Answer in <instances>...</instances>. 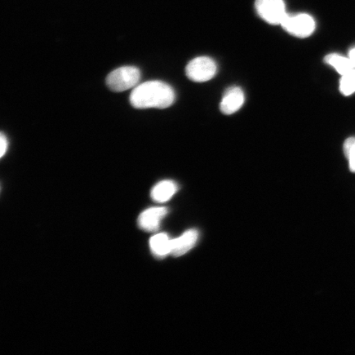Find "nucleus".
I'll use <instances>...</instances> for the list:
<instances>
[{"label":"nucleus","mask_w":355,"mask_h":355,"mask_svg":"<svg viewBox=\"0 0 355 355\" xmlns=\"http://www.w3.org/2000/svg\"><path fill=\"white\" fill-rule=\"evenodd\" d=\"M175 100L174 89L162 81L141 83L133 89L130 95V103L136 109H166Z\"/></svg>","instance_id":"obj_1"},{"label":"nucleus","mask_w":355,"mask_h":355,"mask_svg":"<svg viewBox=\"0 0 355 355\" xmlns=\"http://www.w3.org/2000/svg\"><path fill=\"white\" fill-rule=\"evenodd\" d=\"M140 78L139 69L133 66H124L111 72L106 79V83L111 91L121 92L137 86Z\"/></svg>","instance_id":"obj_2"},{"label":"nucleus","mask_w":355,"mask_h":355,"mask_svg":"<svg viewBox=\"0 0 355 355\" xmlns=\"http://www.w3.org/2000/svg\"><path fill=\"white\" fill-rule=\"evenodd\" d=\"M216 62L206 56L195 58L186 67V75L191 81L196 83L210 81L216 76Z\"/></svg>","instance_id":"obj_3"},{"label":"nucleus","mask_w":355,"mask_h":355,"mask_svg":"<svg viewBox=\"0 0 355 355\" xmlns=\"http://www.w3.org/2000/svg\"><path fill=\"white\" fill-rule=\"evenodd\" d=\"M281 25L288 33L299 38L310 37L316 28L313 17L306 13H300L296 15H287Z\"/></svg>","instance_id":"obj_4"},{"label":"nucleus","mask_w":355,"mask_h":355,"mask_svg":"<svg viewBox=\"0 0 355 355\" xmlns=\"http://www.w3.org/2000/svg\"><path fill=\"white\" fill-rule=\"evenodd\" d=\"M255 8L261 19L272 25H281L288 15L284 0H256Z\"/></svg>","instance_id":"obj_5"},{"label":"nucleus","mask_w":355,"mask_h":355,"mask_svg":"<svg viewBox=\"0 0 355 355\" xmlns=\"http://www.w3.org/2000/svg\"><path fill=\"white\" fill-rule=\"evenodd\" d=\"M245 96L241 87H232L224 93L220 104V109L225 114H232L242 108Z\"/></svg>","instance_id":"obj_6"},{"label":"nucleus","mask_w":355,"mask_h":355,"mask_svg":"<svg viewBox=\"0 0 355 355\" xmlns=\"http://www.w3.org/2000/svg\"><path fill=\"white\" fill-rule=\"evenodd\" d=\"M167 212L166 207H152L145 210L139 217V227L144 232H157Z\"/></svg>","instance_id":"obj_7"},{"label":"nucleus","mask_w":355,"mask_h":355,"mask_svg":"<svg viewBox=\"0 0 355 355\" xmlns=\"http://www.w3.org/2000/svg\"><path fill=\"white\" fill-rule=\"evenodd\" d=\"M198 239V232L196 230H189L179 238L172 239L171 254L180 257L192 250Z\"/></svg>","instance_id":"obj_8"},{"label":"nucleus","mask_w":355,"mask_h":355,"mask_svg":"<svg viewBox=\"0 0 355 355\" xmlns=\"http://www.w3.org/2000/svg\"><path fill=\"white\" fill-rule=\"evenodd\" d=\"M178 186L174 181L164 180L159 182L150 193V196L155 202H166L177 193Z\"/></svg>","instance_id":"obj_9"},{"label":"nucleus","mask_w":355,"mask_h":355,"mask_svg":"<svg viewBox=\"0 0 355 355\" xmlns=\"http://www.w3.org/2000/svg\"><path fill=\"white\" fill-rule=\"evenodd\" d=\"M150 248L155 257H166L171 254L172 239L166 233L155 234L150 239Z\"/></svg>","instance_id":"obj_10"},{"label":"nucleus","mask_w":355,"mask_h":355,"mask_svg":"<svg viewBox=\"0 0 355 355\" xmlns=\"http://www.w3.org/2000/svg\"><path fill=\"white\" fill-rule=\"evenodd\" d=\"M324 61H325V63L328 65L333 67V68L341 75L355 69V67L349 57L346 58L338 54L328 55L325 57Z\"/></svg>","instance_id":"obj_11"},{"label":"nucleus","mask_w":355,"mask_h":355,"mask_svg":"<svg viewBox=\"0 0 355 355\" xmlns=\"http://www.w3.org/2000/svg\"><path fill=\"white\" fill-rule=\"evenodd\" d=\"M340 91L343 95L348 96L355 92V69L341 75Z\"/></svg>","instance_id":"obj_12"},{"label":"nucleus","mask_w":355,"mask_h":355,"mask_svg":"<svg viewBox=\"0 0 355 355\" xmlns=\"http://www.w3.org/2000/svg\"><path fill=\"white\" fill-rule=\"evenodd\" d=\"M344 153L348 159L350 171L355 172V137H349L345 141Z\"/></svg>","instance_id":"obj_13"},{"label":"nucleus","mask_w":355,"mask_h":355,"mask_svg":"<svg viewBox=\"0 0 355 355\" xmlns=\"http://www.w3.org/2000/svg\"><path fill=\"white\" fill-rule=\"evenodd\" d=\"M0 157H3V155H6L8 149V139L6 135H3V132H1V137H0Z\"/></svg>","instance_id":"obj_14"},{"label":"nucleus","mask_w":355,"mask_h":355,"mask_svg":"<svg viewBox=\"0 0 355 355\" xmlns=\"http://www.w3.org/2000/svg\"><path fill=\"white\" fill-rule=\"evenodd\" d=\"M349 60H352L354 66L355 67V47H354L353 49H352V50L349 51Z\"/></svg>","instance_id":"obj_15"}]
</instances>
